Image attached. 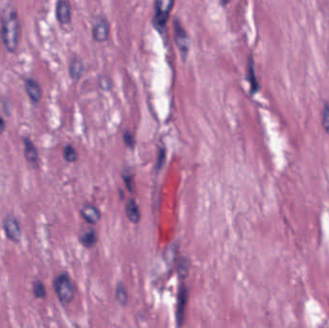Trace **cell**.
Returning a JSON list of instances; mask_svg holds the SVG:
<instances>
[{
	"mask_svg": "<svg viewBox=\"0 0 329 328\" xmlns=\"http://www.w3.org/2000/svg\"><path fill=\"white\" fill-rule=\"evenodd\" d=\"M56 16L63 25L70 24L72 21V7L67 0H59L56 6Z\"/></svg>",
	"mask_w": 329,
	"mask_h": 328,
	"instance_id": "9c48e42d",
	"label": "cell"
},
{
	"mask_svg": "<svg viewBox=\"0 0 329 328\" xmlns=\"http://www.w3.org/2000/svg\"><path fill=\"white\" fill-rule=\"evenodd\" d=\"M53 290L64 306L73 302L75 297V283L72 277L67 272H61L52 282Z\"/></svg>",
	"mask_w": 329,
	"mask_h": 328,
	"instance_id": "7a4b0ae2",
	"label": "cell"
},
{
	"mask_svg": "<svg viewBox=\"0 0 329 328\" xmlns=\"http://www.w3.org/2000/svg\"><path fill=\"white\" fill-rule=\"evenodd\" d=\"M32 292L36 298L45 299L46 297V288L42 280H35L32 284Z\"/></svg>",
	"mask_w": 329,
	"mask_h": 328,
	"instance_id": "2e32d148",
	"label": "cell"
},
{
	"mask_svg": "<svg viewBox=\"0 0 329 328\" xmlns=\"http://www.w3.org/2000/svg\"><path fill=\"white\" fill-rule=\"evenodd\" d=\"M3 230L7 239L12 243L18 244L21 241V226L14 215L9 214L5 217L3 221Z\"/></svg>",
	"mask_w": 329,
	"mask_h": 328,
	"instance_id": "277c9868",
	"label": "cell"
},
{
	"mask_svg": "<svg viewBox=\"0 0 329 328\" xmlns=\"http://www.w3.org/2000/svg\"><path fill=\"white\" fill-rule=\"evenodd\" d=\"M173 7V0H155L154 25L159 30L164 29Z\"/></svg>",
	"mask_w": 329,
	"mask_h": 328,
	"instance_id": "3957f363",
	"label": "cell"
},
{
	"mask_svg": "<svg viewBox=\"0 0 329 328\" xmlns=\"http://www.w3.org/2000/svg\"><path fill=\"white\" fill-rule=\"evenodd\" d=\"M189 269H190L189 259L186 257H182L180 259L179 265L177 268V271H178L181 280H184L187 278V276L189 274Z\"/></svg>",
	"mask_w": 329,
	"mask_h": 328,
	"instance_id": "ffe728a7",
	"label": "cell"
},
{
	"mask_svg": "<svg viewBox=\"0 0 329 328\" xmlns=\"http://www.w3.org/2000/svg\"><path fill=\"white\" fill-rule=\"evenodd\" d=\"M125 215L132 224H139L141 221V211L134 198H130L125 205Z\"/></svg>",
	"mask_w": 329,
	"mask_h": 328,
	"instance_id": "8fae6325",
	"label": "cell"
},
{
	"mask_svg": "<svg viewBox=\"0 0 329 328\" xmlns=\"http://www.w3.org/2000/svg\"><path fill=\"white\" fill-rule=\"evenodd\" d=\"M83 64L81 62V60L78 58H75L72 60L71 64H70V75L72 76L73 79L75 80H78L80 79V77L83 75Z\"/></svg>",
	"mask_w": 329,
	"mask_h": 328,
	"instance_id": "9a60e30c",
	"label": "cell"
},
{
	"mask_svg": "<svg viewBox=\"0 0 329 328\" xmlns=\"http://www.w3.org/2000/svg\"><path fill=\"white\" fill-rule=\"evenodd\" d=\"M174 34H175V43L179 49L180 53L182 54V56L185 57L188 54L190 48L189 37L187 35V32L177 21L175 22L174 25Z\"/></svg>",
	"mask_w": 329,
	"mask_h": 328,
	"instance_id": "ba28073f",
	"label": "cell"
},
{
	"mask_svg": "<svg viewBox=\"0 0 329 328\" xmlns=\"http://www.w3.org/2000/svg\"><path fill=\"white\" fill-rule=\"evenodd\" d=\"M122 178H123V181H124V184L127 188V190L132 193L133 190H134V175L133 173H123L122 174Z\"/></svg>",
	"mask_w": 329,
	"mask_h": 328,
	"instance_id": "44dd1931",
	"label": "cell"
},
{
	"mask_svg": "<svg viewBox=\"0 0 329 328\" xmlns=\"http://www.w3.org/2000/svg\"><path fill=\"white\" fill-rule=\"evenodd\" d=\"M5 129H6V122L3 118L0 117V135L3 134Z\"/></svg>",
	"mask_w": 329,
	"mask_h": 328,
	"instance_id": "cb8c5ba5",
	"label": "cell"
},
{
	"mask_svg": "<svg viewBox=\"0 0 329 328\" xmlns=\"http://www.w3.org/2000/svg\"><path fill=\"white\" fill-rule=\"evenodd\" d=\"M63 157L68 163H75L78 160V152L72 145H67L63 149Z\"/></svg>",
	"mask_w": 329,
	"mask_h": 328,
	"instance_id": "ac0fdd59",
	"label": "cell"
},
{
	"mask_svg": "<svg viewBox=\"0 0 329 328\" xmlns=\"http://www.w3.org/2000/svg\"><path fill=\"white\" fill-rule=\"evenodd\" d=\"M20 36L19 20L14 9H7L1 16V39L10 52L16 50Z\"/></svg>",
	"mask_w": 329,
	"mask_h": 328,
	"instance_id": "6da1fadb",
	"label": "cell"
},
{
	"mask_svg": "<svg viewBox=\"0 0 329 328\" xmlns=\"http://www.w3.org/2000/svg\"><path fill=\"white\" fill-rule=\"evenodd\" d=\"M25 90L34 103H38L42 97V89L39 83L33 79H28L25 82Z\"/></svg>",
	"mask_w": 329,
	"mask_h": 328,
	"instance_id": "7c38bea8",
	"label": "cell"
},
{
	"mask_svg": "<svg viewBox=\"0 0 329 328\" xmlns=\"http://www.w3.org/2000/svg\"><path fill=\"white\" fill-rule=\"evenodd\" d=\"M92 38L97 43H104L110 35V25L104 16H99L92 27Z\"/></svg>",
	"mask_w": 329,
	"mask_h": 328,
	"instance_id": "8992f818",
	"label": "cell"
},
{
	"mask_svg": "<svg viewBox=\"0 0 329 328\" xmlns=\"http://www.w3.org/2000/svg\"><path fill=\"white\" fill-rule=\"evenodd\" d=\"M228 2H229V0H221V3H222L223 6H225Z\"/></svg>",
	"mask_w": 329,
	"mask_h": 328,
	"instance_id": "d4e9b609",
	"label": "cell"
},
{
	"mask_svg": "<svg viewBox=\"0 0 329 328\" xmlns=\"http://www.w3.org/2000/svg\"><path fill=\"white\" fill-rule=\"evenodd\" d=\"M80 215L85 222L90 224H96L101 219L99 209L92 204H85L80 210Z\"/></svg>",
	"mask_w": 329,
	"mask_h": 328,
	"instance_id": "30bf717a",
	"label": "cell"
},
{
	"mask_svg": "<svg viewBox=\"0 0 329 328\" xmlns=\"http://www.w3.org/2000/svg\"><path fill=\"white\" fill-rule=\"evenodd\" d=\"M79 242L84 247L91 248L97 243V233L93 229H90L80 235Z\"/></svg>",
	"mask_w": 329,
	"mask_h": 328,
	"instance_id": "4fadbf2b",
	"label": "cell"
},
{
	"mask_svg": "<svg viewBox=\"0 0 329 328\" xmlns=\"http://www.w3.org/2000/svg\"><path fill=\"white\" fill-rule=\"evenodd\" d=\"M23 143V156L33 169H38L40 166V154L39 150L33 141L28 137H23L21 139Z\"/></svg>",
	"mask_w": 329,
	"mask_h": 328,
	"instance_id": "5b68a950",
	"label": "cell"
},
{
	"mask_svg": "<svg viewBox=\"0 0 329 328\" xmlns=\"http://www.w3.org/2000/svg\"><path fill=\"white\" fill-rule=\"evenodd\" d=\"M123 141H124L125 146H127V147L130 148V149H134V136H133V134H132L131 132H129V131L124 132V134H123Z\"/></svg>",
	"mask_w": 329,
	"mask_h": 328,
	"instance_id": "7402d4cb",
	"label": "cell"
},
{
	"mask_svg": "<svg viewBox=\"0 0 329 328\" xmlns=\"http://www.w3.org/2000/svg\"><path fill=\"white\" fill-rule=\"evenodd\" d=\"M188 303V290L185 285H182L178 293L177 306H176V322L177 327H182L185 321V313Z\"/></svg>",
	"mask_w": 329,
	"mask_h": 328,
	"instance_id": "52a82bcc",
	"label": "cell"
},
{
	"mask_svg": "<svg viewBox=\"0 0 329 328\" xmlns=\"http://www.w3.org/2000/svg\"><path fill=\"white\" fill-rule=\"evenodd\" d=\"M116 299L121 306H125L128 302V294L125 286L122 283H119L116 288Z\"/></svg>",
	"mask_w": 329,
	"mask_h": 328,
	"instance_id": "e0dca14e",
	"label": "cell"
},
{
	"mask_svg": "<svg viewBox=\"0 0 329 328\" xmlns=\"http://www.w3.org/2000/svg\"><path fill=\"white\" fill-rule=\"evenodd\" d=\"M165 149H159V153H158V157H157V168H162V166L164 165V161H165Z\"/></svg>",
	"mask_w": 329,
	"mask_h": 328,
	"instance_id": "603a6c76",
	"label": "cell"
},
{
	"mask_svg": "<svg viewBox=\"0 0 329 328\" xmlns=\"http://www.w3.org/2000/svg\"><path fill=\"white\" fill-rule=\"evenodd\" d=\"M322 126L329 136V102L325 101L322 109Z\"/></svg>",
	"mask_w": 329,
	"mask_h": 328,
	"instance_id": "d6986e66",
	"label": "cell"
},
{
	"mask_svg": "<svg viewBox=\"0 0 329 328\" xmlns=\"http://www.w3.org/2000/svg\"><path fill=\"white\" fill-rule=\"evenodd\" d=\"M247 77H248V81L250 84V89H251V92L255 93L259 90V83L257 80V76L255 74L254 69V62L253 60L249 59L248 61V69H247Z\"/></svg>",
	"mask_w": 329,
	"mask_h": 328,
	"instance_id": "5bb4252c",
	"label": "cell"
}]
</instances>
